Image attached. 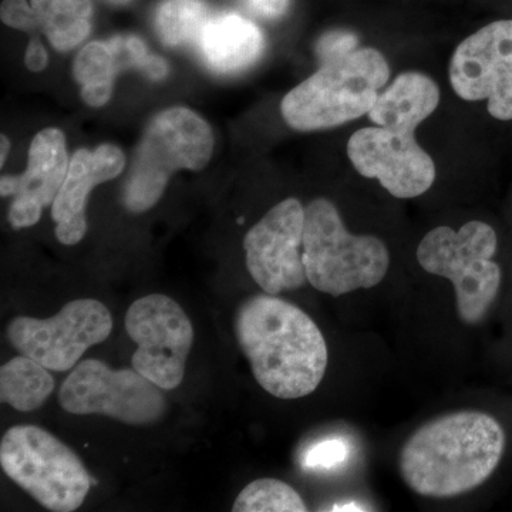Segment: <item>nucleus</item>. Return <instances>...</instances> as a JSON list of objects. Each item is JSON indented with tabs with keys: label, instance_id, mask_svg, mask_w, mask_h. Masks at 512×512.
Masks as SVG:
<instances>
[{
	"label": "nucleus",
	"instance_id": "17",
	"mask_svg": "<svg viewBox=\"0 0 512 512\" xmlns=\"http://www.w3.org/2000/svg\"><path fill=\"white\" fill-rule=\"evenodd\" d=\"M439 103V87L429 76L417 72L403 73L379 94L367 116L376 126H404L417 130L439 107Z\"/></svg>",
	"mask_w": 512,
	"mask_h": 512
},
{
	"label": "nucleus",
	"instance_id": "1",
	"mask_svg": "<svg viewBox=\"0 0 512 512\" xmlns=\"http://www.w3.org/2000/svg\"><path fill=\"white\" fill-rule=\"evenodd\" d=\"M234 330L266 393L293 400L318 389L328 367V346L308 313L276 295H255L238 306Z\"/></svg>",
	"mask_w": 512,
	"mask_h": 512
},
{
	"label": "nucleus",
	"instance_id": "5",
	"mask_svg": "<svg viewBox=\"0 0 512 512\" xmlns=\"http://www.w3.org/2000/svg\"><path fill=\"white\" fill-rule=\"evenodd\" d=\"M214 134L210 124L185 107L158 113L138 144L124 185L123 204L134 214L146 212L163 197L178 170H202L210 163Z\"/></svg>",
	"mask_w": 512,
	"mask_h": 512
},
{
	"label": "nucleus",
	"instance_id": "22",
	"mask_svg": "<svg viewBox=\"0 0 512 512\" xmlns=\"http://www.w3.org/2000/svg\"><path fill=\"white\" fill-rule=\"evenodd\" d=\"M232 511L305 512L308 507L291 485L275 478H259L239 493Z\"/></svg>",
	"mask_w": 512,
	"mask_h": 512
},
{
	"label": "nucleus",
	"instance_id": "12",
	"mask_svg": "<svg viewBox=\"0 0 512 512\" xmlns=\"http://www.w3.org/2000/svg\"><path fill=\"white\" fill-rule=\"evenodd\" d=\"M448 76L458 97L487 100L494 119L512 120V19L490 23L463 40Z\"/></svg>",
	"mask_w": 512,
	"mask_h": 512
},
{
	"label": "nucleus",
	"instance_id": "10",
	"mask_svg": "<svg viewBox=\"0 0 512 512\" xmlns=\"http://www.w3.org/2000/svg\"><path fill=\"white\" fill-rule=\"evenodd\" d=\"M127 335L137 345L131 365L160 389L183 383L185 365L194 345V328L174 299L153 293L128 308Z\"/></svg>",
	"mask_w": 512,
	"mask_h": 512
},
{
	"label": "nucleus",
	"instance_id": "30",
	"mask_svg": "<svg viewBox=\"0 0 512 512\" xmlns=\"http://www.w3.org/2000/svg\"><path fill=\"white\" fill-rule=\"evenodd\" d=\"M107 2L113 3V5H126L130 0H107Z\"/></svg>",
	"mask_w": 512,
	"mask_h": 512
},
{
	"label": "nucleus",
	"instance_id": "7",
	"mask_svg": "<svg viewBox=\"0 0 512 512\" xmlns=\"http://www.w3.org/2000/svg\"><path fill=\"white\" fill-rule=\"evenodd\" d=\"M0 466L13 483L50 511H76L92 485L72 448L36 426L6 431L0 443Z\"/></svg>",
	"mask_w": 512,
	"mask_h": 512
},
{
	"label": "nucleus",
	"instance_id": "9",
	"mask_svg": "<svg viewBox=\"0 0 512 512\" xmlns=\"http://www.w3.org/2000/svg\"><path fill=\"white\" fill-rule=\"evenodd\" d=\"M113 318L96 299H77L49 319L18 316L8 325V339L20 355L36 360L52 372L76 367L92 346L109 339Z\"/></svg>",
	"mask_w": 512,
	"mask_h": 512
},
{
	"label": "nucleus",
	"instance_id": "20",
	"mask_svg": "<svg viewBox=\"0 0 512 512\" xmlns=\"http://www.w3.org/2000/svg\"><path fill=\"white\" fill-rule=\"evenodd\" d=\"M117 57L109 43L92 42L80 50L73 63V76L82 86V99L90 107H103L113 94Z\"/></svg>",
	"mask_w": 512,
	"mask_h": 512
},
{
	"label": "nucleus",
	"instance_id": "4",
	"mask_svg": "<svg viewBox=\"0 0 512 512\" xmlns=\"http://www.w3.org/2000/svg\"><path fill=\"white\" fill-rule=\"evenodd\" d=\"M303 264L313 288L338 298L379 285L389 271L390 255L379 238L350 234L338 208L318 198L305 208Z\"/></svg>",
	"mask_w": 512,
	"mask_h": 512
},
{
	"label": "nucleus",
	"instance_id": "24",
	"mask_svg": "<svg viewBox=\"0 0 512 512\" xmlns=\"http://www.w3.org/2000/svg\"><path fill=\"white\" fill-rule=\"evenodd\" d=\"M348 456L345 444L339 440H328L311 448L305 457V466L311 468H332Z\"/></svg>",
	"mask_w": 512,
	"mask_h": 512
},
{
	"label": "nucleus",
	"instance_id": "8",
	"mask_svg": "<svg viewBox=\"0 0 512 512\" xmlns=\"http://www.w3.org/2000/svg\"><path fill=\"white\" fill-rule=\"evenodd\" d=\"M161 390L134 367L114 370L100 360L87 359L64 380L59 402L77 416L100 414L130 426H148L163 419L167 410Z\"/></svg>",
	"mask_w": 512,
	"mask_h": 512
},
{
	"label": "nucleus",
	"instance_id": "25",
	"mask_svg": "<svg viewBox=\"0 0 512 512\" xmlns=\"http://www.w3.org/2000/svg\"><path fill=\"white\" fill-rule=\"evenodd\" d=\"M357 46L355 35L349 32H330L322 37L316 45V52L322 62L335 59V57L345 56L353 52Z\"/></svg>",
	"mask_w": 512,
	"mask_h": 512
},
{
	"label": "nucleus",
	"instance_id": "16",
	"mask_svg": "<svg viewBox=\"0 0 512 512\" xmlns=\"http://www.w3.org/2000/svg\"><path fill=\"white\" fill-rule=\"evenodd\" d=\"M197 43L207 66L222 74L247 69L265 46L261 29L238 13L210 16Z\"/></svg>",
	"mask_w": 512,
	"mask_h": 512
},
{
	"label": "nucleus",
	"instance_id": "18",
	"mask_svg": "<svg viewBox=\"0 0 512 512\" xmlns=\"http://www.w3.org/2000/svg\"><path fill=\"white\" fill-rule=\"evenodd\" d=\"M30 5L39 28L59 52H69L90 35L92 0H30Z\"/></svg>",
	"mask_w": 512,
	"mask_h": 512
},
{
	"label": "nucleus",
	"instance_id": "15",
	"mask_svg": "<svg viewBox=\"0 0 512 512\" xmlns=\"http://www.w3.org/2000/svg\"><path fill=\"white\" fill-rule=\"evenodd\" d=\"M124 167L123 151L111 144H103L93 151L80 148L74 153L62 188L52 204L56 238L63 245L82 241L87 232L86 207L90 192L97 185L119 177Z\"/></svg>",
	"mask_w": 512,
	"mask_h": 512
},
{
	"label": "nucleus",
	"instance_id": "2",
	"mask_svg": "<svg viewBox=\"0 0 512 512\" xmlns=\"http://www.w3.org/2000/svg\"><path fill=\"white\" fill-rule=\"evenodd\" d=\"M504 448L503 427L490 414L450 413L424 424L404 443L400 474L421 497H458L493 476Z\"/></svg>",
	"mask_w": 512,
	"mask_h": 512
},
{
	"label": "nucleus",
	"instance_id": "6",
	"mask_svg": "<svg viewBox=\"0 0 512 512\" xmlns=\"http://www.w3.org/2000/svg\"><path fill=\"white\" fill-rule=\"evenodd\" d=\"M497 247L493 227L470 221L458 231L431 229L417 248L421 268L453 284L458 316L467 325L483 322L500 291L501 269L493 261Z\"/></svg>",
	"mask_w": 512,
	"mask_h": 512
},
{
	"label": "nucleus",
	"instance_id": "21",
	"mask_svg": "<svg viewBox=\"0 0 512 512\" xmlns=\"http://www.w3.org/2000/svg\"><path fill=\"white\" fill-rule=\"evenodd\" d=\"M208 19L202 0H164L156 12V30L164 45L183 46L197 42Z\"/></svg>",
	"mask_w": 512,
	"mask_h": 512
},
{
	"label": "nucleus",
	"instance_id": "13",
	"mask_svg": "<svg viewBox=\"0 0 512 512\" xmlns=\"http://www.w3.org/2000/svg\"><path fill=\"white\" fill-rule=\"evenodd\" d=\"M305 208L296 198L279 202L245 235L252 279L269 295L296 291L308 282L303 264Z\"/></svg>",
	"mask_w": 512,
	"mask_h": 512
},
{
	"label": "nucleus",
	"instance_id": "14",
	"mask_svg": "<svg viewBox=\"0 0 512 512\" xmlns=\"http://www.w3.org/2000/svg\"><path fill=\"white\" fill-rule=\"evenodd\" d=\"M69 165L66 138L59 128H45L36 134L25 173L2 175L0 180L2 197H13L9 210L13 228H29L39 222L43 210L55 202Z\"/></svg>",
	"mask_w": 512,
	"mask_h": 512
},
{
	"label": "nucleus",
	"instance_id": "11",
	"mask_svg": "<svg viewBox=\"0 0 512 512\" xmlns=\"http://www.w3.org/2000/svg\"><path fill=\"white\" fill-rule=\"evenodd\" d=\"M414 134L416 128L404 126L362 128L349 138V160L357 173L376 178L393 197H420L434 184L436 165Z\"/></svg>",
	"mask_w": 512,
	"mask_h": 512
},
{
	"label": "nucleus",
	"instance_id": "27",
	"mask_svg": "<svg viewBox=\"0 0 512 512\" xmlns=\"http://www.w3.org/2000/svg\"><path fill=\"white\" fill-rule=\"evenodd\" d=\"M47 63H49V56H47L45 46L39 40L33 39L29 43L28 49H26V67L30 72L39 73L46 69Z\"/></svg>",
	"mask_w": 512,
	"mask_h": 512
},
{
	"label": "nucleus",
	"instance_id": "3",
	"mask_svg": "<svg viewBox=\"0 0 512 512\" xmlns=\"http://www.w3.org/2000/svg\"><path fill=\"white\" fill-rule=\"evenodd\" d=\"M390 67L372 47L326 60L318 72L286 94L282 117L298 131L328 130L369 114L380 89L389 82Z\"/></svg>",
	"mask_w": 512,
	"mask_h": 512
},
{
	"label": "nucleus",
	"instance_id": "19",
	"mask_svg": "<svg viewBox=\"0 0 512 512\" xmlns=\"http://www.w3.org/2000/svg\"><path fill=\"white\" fill-rule=\"evenodd\" d=\"M55 390L49 369L25 355L13 357L0 369V400L18 412L39 409Z\"/></svg>",
	"mask_w": 512,
	"mask_h": 512
},
{
	"label": "nucleus",
	"instance_id": "26",
	"mask_svg": "<svg viewBox=\"0 0 512 512\" xmlns=\"http://www.w3.org/2000/svg\"><path fill=\"white\" fill-rule=\"evenodd\" d=\"M120 40L123 49L126 50L128 63L146 72L148 64L154 57L148 53L146 43L137 36H127L126 39Z\"/></svg>",
	"mask_w": 512,
	"mask_h": 512
},
{
	"label": "nucleus",
	"instance_id": "28",
	"mask_svg": "<svg viewBox=\"0 0 512 512\" xmlns=\"http://www.w3.org/2000/svg\"><path fill=\"white\" fill-rule=\"evenodd\" d=\"M249 8L265 18H279L288 10L289 0H247Z\"/></svg>",
	"mask_w": 512,
	"mask_h": 512
},
{
	"label": "nucleus",
	"instance_id": "23",
	"mask_svg": "<svg viewBox=\"0 0 512 512\" xmlns=\"http://www.w3.org/2000/svg\"><path fill=\"white\" fill-rule=\"evenodd\" d=\"M0 19L9 28L33 32L39 28L35 12L28 0H3L0 6Z\"/></svg>",
	"mask_w": 512,
	"mask_h": 512
},
{
	"label": "nucleus",
	"instance_id": "29",
	"mask_svg": "<svg viewBox=\"0 0 512 512\" xmlns=\"http://www.w3.org/2000/svg\"><path fill=\"white\" fill-rule=\"evenodd\" d=\"M0 143H2V157H0V165H5V161H6V157H8V154H9V151H10V141H9V138L6 137V136H2V138H0Z\"/></svg>",
	"mask_w": 512,
	"mask_h": 512
}]
</instances>
